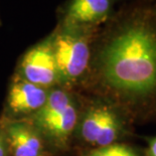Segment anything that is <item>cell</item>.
Here are the masks:
<instances>
[{
	"label": "cell",
	"instance_id": "cell-5",
	"mask_svg": "<svg viewBox=\"0 0 156 156\" xmlns=\"http://www.w3.org/2000/svg\"><path fill=\"white\" fill-rule=\"evenodd\" d=\"M16 75L45 89L61 86L51 35L25 51L18 64Z\"/></svg>",
	"mask_w": 156,
	"mask_h": 156
},
{
	"label": "cell",
	"instance_id": "cell-10",
	"mask_svg": "<svg viewBox=\"0 0 156 156\" xmlns=\"http://www.w3.org/2000/svg\"><path fill=\"white\" fill-rule=\"evenodd\" d=\"M0 156H9L8 146L2 128H0Z\"/></svg>",
	"mask_w": 156,
	"mask_h": 156
},
{
	"label": "cell",
	"instance_id": "cell-6",
	"mask_svg": "<svg viewBox=\"0 0 156 156\" xmlns=\"http://www.w3.org/2000/svg\"><path fill=\"white\" fill-rule=\"evenodd\" d=\"M51 89L42 88L15 76L9 87L7 112L13 120H23L35 114L45 104Z\"/></svg>",
	"mask_w": 156,
	"mask_h": 156
},
{
	"label": "cell",
	"instance_id": "cell-2",
	"mask_svg": "<svg viewBox=\"0 0 156 156\" xmlns=\"http://www.w3.org/2000/svg\"><path fill=\"white\" fill-rule=\"evenodd\" d=\"M79 109L72 94L61 87L51 89L45 104L27 121L44 140L58 148H64L77 130Z\"/></svg>",
	"mask_w": 156,
	"mask_h": 156
},
{
	"label": "cell",
	"instance_id": "cell-8",
	"mask_svg": "<svg viewBox=\"0 0 156 156\" xmlns=\"http://www.w3.org/2000/svg\"><path fill=\"white\" fill-rule=\"evenodd\" d=\"M111 0H71L65 9L62 23L88 27L107 18Z\"/></svg>",
	"mask_w": 156,
	"mask_h": 156
},
{
	"label": "cell",
	"instance_id": "cell-4",
	"mask_svg": "<svg viewBox=\"0 0 156 156\" xmlns=\"http://www.w3.org/2000/svg\"><path fill=\"white\" fill-rule=\"evenodd\" d=\"M76 132L87 144L103 147L116 143L125 133V123L113 106L97 102L80 116Z\"/></svg>",
	"mask_w": 156,
	"mask_h": 156
},
{
	"label": "cell",
	"instance_id": "cell-11",
	"mask_svg": "<svg viewBox=\"0 0 156 156\" xmlns=\"http://www.w3.org/2000/svg\"><path fill=\"white\" fill-rule=\"evenodd\" d=\"M147 156H156V137L152 138L148 142V148H147Z\"/></svg>",
	"mask_w": 156,
	"mask_h": 156
},
{
	"label": "cell",
	"instance_id": "cell-9",
	"mask_svg": "<svg viewBox=\"0 0 156 156\" xmlns=\"http://www.w3.org/2000/svg\"><path fill=\"white\" fill-rule=\"evenodd\" d=\"M83 156H139L133 148L130 146L114 143L111 145L96 147L93 150L87 152Z\"/></svg>",
	"mask_w": 156,
	"mask_h": 156
},
{
	"label": "cell",
	"instance_id": "cell-3",
	"mask_svg": "<svg viewBox=\"0 0 156 156\" xmlns=\"http://www.w3.org/2000/svg\"><path fill=\"white\" fill-rule=\"evenodd\" d=\"M85 28L62 23L51 34L59 85H73L87 72L91 48Z\"/></svg>",
	"mask_w": 156,
	"mask_h": 156
},
{
	"label": "cell",
	"instance_id": "cell-1",
	"mask_svg": "<svg viewBox=\"0 0 156 156\" xmlns=\"http://www.w3.org/2000/svg\"><path fill=\"white\" fill-rule=\"evenodd\" d=\"M101 72L105 82L128 96L146 97L156 91V34L134 24L114 36L103 49Z\"/></svg>",
	"mask_w": 156,
	"mask_h": 156
},
{
	"label": "cell",
	"instance_id": "cell-7",
	"mask_svg": "<svg viewBox=\"0 0 156 156\" xmlns=\"http://www.w3.org/2000/svg\"><path fill=\"white\" fill-rule=\"evenodd\" d=\"M2 130L9 156H45V141L27 121L10 120Z\"/></svg>",
	"mask_w": 156,
	"mask_h": 156
}]
</instances>
